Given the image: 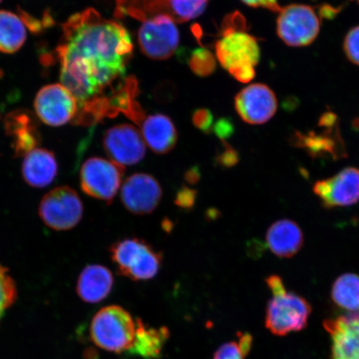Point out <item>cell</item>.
<instances>
[{"mask_svg":"<svg viewBox=\"0 0 359 359\" xmlns=\"http://www.w3.org/2000/svg\"><path fill=\"white\" fill-rule=\"evenodd\" d=\"M110 254L120 275L134 281L154 278L163 259L160 251L139 238L116 242L111 246Z\"/></svg>","mask_w":359,"mask_h":359,"instance_id":"4","label":"cell"},{"mask_svg":"<svg viewBox=\"0 0 359 359\" xmlns=\"http://www.w3.org/2000/svg\"><path fill=\"white\" fill-rule=\"evenodd\" d=\"M311 311V304L302 296L293 293L273 296L267 305L266 325L278 336L298 332L306 326Z\"/></svg>","mask_w":359,"mask_h":359,"instance_id":"10","label":"cell"},{"mask_svg":"<svg viewBox=\"0 0 359 359\" xmlns=\"http://www.w3.org/2000/svg\"><path fill=\"white\" fill-rule=\"evenodd\" d=\"M196 198L197 191L189 187H182L177 193L175 204L182 210H191L194 208Z\"/></svg>","mask_w":359,"mask_h":359,"instance_id":"30","label":"cell"},{"mask_svg":"<svg viewBox=\"0 0 359 359\" xmlns=\"http://www.w3.org/2000/svg\"><path fill=\"white\" fill-rule=\"evenodd\" d=\"M168 336L167 327L151 329L146 327L142 320H137L136 341L130 352L138 354L143 358H156L159 355L163 349Z\"/></svg>","mask_w":359,"mask_h":359,"instance_id":"24","label":"cell"},{"mask_svg":"<svg viewBox=\"0 0 359 359\" xmlns=\"http://www.w3.org/2000/svg\"><path fill=\"white\" fill-rule=\"evenodd\" d=\"M124 172V167L114 161L91 157L81 168V187L93 198L110 204L118 194Z\"/></svg>","mask_w":359,"mask_h":359,"instance_id":"8","label":"cell"},{"mask_svg":"<svg viewBox=\"0 0 359 359\" xmlns=\"http://www.w3.org/2000/svg\"><path fill=\"white\" fill-rule=\"evenodd\" d=\"M137 330V320L118 305L100 309L90 325L93 343L106 351L116 353L131 351Z\"/></svg>","mask_w":359,"mask_h":359,"instance_id":"3","label":"cell"},{"mask_svg":"<svg viewBox=\"0 0 359 359\" xmlns=\"http://www.w3.org/2000/svg\"><path fill=\"white\" fill-rule=\"evenodd\" d=\"M266 241L269 248L277 257L290 258L302 248L304 236L297 224L285 219L269 228Z\"/></svg>","mask_w":359,"mask_h":359,"instance_id":"20","label":"cell"},{"mask_svg":"<svg viewBox=\"0 0 359 359\" xmlns=\"http://www.w3.org/2000/svg\"><path fill=\"white\" fill-rule=\"evenodd\" d=\"M39 213L49 228L67 231L82 219L83 205L77 191L69 187H58L43 197Z\"/></svg>","mask_w":359,"mask_h":359,"instance_id":"6","label":"cell"},{"mask_svg":"<svg viewBox=\"0 0 359 359\" xmlns=\"http://www.w3.org/2000/svg\"><path fill=\"white\" fill-rule=\"evenodd\" d=\"M163 197V190L157 180L149 174L137 173L123 184L121 198L128 212L135 215L154 212Z\"/></svg>","mask_w":359,"mask_h":359,"instance_id":"15","label":"cell"},{"mask_svg":"<svg viewBox=\"0 0 359 359\" xmlns=\"http://www.w3.org/2000/svg\"><path fill=\"white\" fill-rule=\"evenodd\" d=\"M293 142L295 146L303 148L313 158L331 156L337 160L345 156L344 147L340 145L342 141L339 137L333 138L316 133H296Z\"/></svg>","mask_w":359,"mask_h":359,"instance_id":"22","label":"cell"},{"mask_svg":"<svg viewBox=\"0 0 359 359\" xmlns=\"http://www.w3.org/2000/svg\"><path fill=\"white\" fill-rule=\"evenodd\" d=\"M331 296L339 308L359 312V276L351 273L339 276L332 287Z\"/></svg>","mask_w":359,"mask_h":359,"instance_id":"25","label":"cell"},{"mask_svg":"<svg viewBox=\"0 0 359 359\" xmlns=\"http://www.w3.org/2000/svg\"><path fill=\"white\" fill-rule=\"evenodd\" d=\"M356 1H358L359 3V0H356Z\"/></svg>","mask_w":359,"mask_h":359,"instance_id":"38","label":"cell"},{"mask_svg":"<svg viewBox=\"0 0 359 359\" xmlns=\"http://www.w3.org/2000/svg\"><path fill=\"white\" fill-rule=\"evenodd\" d=\"M313 191L327 209L355 204L359 201V169L347 168L333 177L318 181Z\"/></svg>","mask_w":359,"mask_h":359,"instance_id":"13","label":"cell"},{"mask_svg":"<svg viewBox=\"0 0 359 359\" xmlns=\"http://www.w3.org/2000/svg\"><path fill=\"white\" fill-rule=\"evenodd\" d=\"M103 147L111 161L123 167L140 163L146 154L142 134L130 124L116 125L107 130Z\"/></svg>","mask_w":359,"mask_h":359,"instance_id":"12","label":"cell"},{"mask_svg":"<svg viewBox=\"0 0 359 359\" xmlns=\"http://www.w3.org/2000/svg\"><path fill=\"white\" fill-rule=\"evenodd\" d=\"M142 136L145 144L156 154H167L176 146L178 134L169 116L164 114L147 116L142 119Z\"/></svg>","mask_w":359,"mask_h":359,"instance_id":"17","label":"cell"},{"mask_svg":"<svg viewBox=\"0 0 359 359\" xmlns=\"http://www.w3.org/2000/svg\"><path fill=\"white\" fill-rule=\"evenodd\" d=\"M215 55L223 69L240 82L249 83L255 78L260 49L257 39L246 32L245 21L241 15L236 13L226 22L215 43Z\"/></svg>","mask_w":359,"mask_h":359,"instance_id":"2","label":"cell"},{"mask_svg":"<svg viewBox=\"0 0 359 359\" xmlns=\"http://www.w3.org/2000/svg\"><path fill=\"white\" fill-rule=\"evenodd\" d=\"M215 161L219 167L230 168L239 163L240 156L234 148L224 142L223 150L217 156Z\"/></svg>","mask_w":359,"mask_h":359,"instance_id":"31","label":"cell"},{"mask_svg":"<svg viewBox=\"0 0 359 359\" xmlns=\"http://www.w3.org/2000/svg\"><path fill=\"white\" fill-rule=\"evenodd\" d=\"M1 2H2V0H0V3H1Z\"/></svg>","mask_w":359,"mask_h":359,"instance_id":"37","label":"cell"},{"mask_svg":"<svg viewBox=\"0 0 359 359\" xmlns=\"http://www.w3.org/2000/svg\"><path fill=\"white\" fill-rule=\"evenodd\" d=\"M252 346V337L249 334H242L239 341H231L222 345L215 352L214 359H245Z\"/></svg>","mask_w":359,"mask_h":359,"instance_id":"26","label":"cell"},{"mask_svg":"<svg viewBox=\"0 0 359 359\" xmlns=\"http://www.w3.org/2000/svg\"><path fill=\"white\" fill-rule=\"evenodd\" d=\"M39 118L50 127H61L74 120L78 114V103L64 85H47L39 90L34 100Z\"/></svg>","mask_w":359,"mask_h":359,"instance_id":"11","label":"cell"},{"mask_svg":"<svg viewBox=\"0 0 359 359\" xmlns=\"http://www.w3.org/2000/svg\"><path fill=\"white\" fill-rule=\"evenodd\" d=\"M241 1L250 7L266 8L273 12L279 13L281 8L277 0H241Z\"/></svg>","mask_w":359,"mask_h":359,"instance_id":"33","label":"cell"},{"mask_svg":"<svg viewBox=\"0 0 359 359\" xmlns=\"http://www.w3.org/2000/svg\"><path fill=\"white\" fill-rule=\"evenodd\" d=\"M325 327L332 339V359H359V312L327 320Z\"/></svg>","mask_w":359,"mask_h":359,"instance_id":"16","label":"cell"},{"mask_svg":"<svg viewBox=\"0 0 359 359\" xmlns=\"http://www.w3.org/2000/svg\"><path fill=\"white\" fill-rule=\"evenodd\" d=\"M193 123L205 133H209L213 127V116L208 110L201 109L193 116Z\"/></svg>","mask_w":359,"mask_h":359,"instance_id":"32","label":"cell"},{"mask_svg":"<svg viewBox=\"0 0 359 359\" xmlns=\"http://www.w3.org/2000/svg\"><path fill=\"white\" fill-rule=\"evenodd\" d=\"M215 133L217 135L219 138L222 140H226L229 137H231L233 133V125L226 119L219 121L215 124Z\"/></svg>","mask_w":359,"mask_h":359,"instance_id":"35","label":"cell"},{"mask_svg":"<svg viewBox=\"0 0 359 359\" xmlns=\"http://www.w3.org/2000/svg\"><path fill=\"white\" fill-rule=\"evenodd\" d=\"M320 30V18L311 6L291 4L280 8L277 34L288 46H308L316 39Z\"/></svg>","mask_w":359,"mask_h":359,"instance_id":"9","label":"cell"},{"mask_svg":"<svg viewBox=\"0 0 359 359\" xmlns=\"http://www.w3.org/2000/svg\"><path fill=\"white\" fill-rule=\"evenodd\" d=\"M114 283V276L109 269L100 264H90L83 269L79 277L78 294L85 302H101L111 293Z\"/></svg>","mask_w":359,"mask_h":359,"instance_id":"19","label":"cell"},{"mask_svg":"<svg viewBox=\"0 0 359 359\" xmlns=\"http://www.w3.org/2000/svg\"><path fill=\"white\" fill-rule=\"evenodd\" d=\"M266 282L269 289L271 290L273 296H280L287 293L284 283L279 276H269Z\"/></svg>","mask_w":359,"mask_h":359,"instance_id":"34","label":"cell"},{"mask_svg":"<svg viewBox=\"0 0 359 359\" xmlns=\"http://www.w3.org/2000/svg\"><path fill=\"white\" fill-rule=\"evenodd\" d=\"M209 0H116V15L131 16L143 21L157 15H165L183 22L199 17Z\"/></svg>","mask_w":359,"mask_h":359,"instance_id":"5","label":"cell"},{"mask_svg":"<svg viewBox=\"0 0 359 359\" xmlns=\"http://www.w3.org/2000/svg\"><path fill=\"white\" fill-rule=\"evenodd\" d=\"M133 51L128 30L88 8L75 13L62 27L56 57L61 84L78 103L74 123L91 126L123 112L136 111L133 89L126 73Z\"/></svg>","mask_w":359,"mask_h":359,"instance_id":"1","label":"cell"},{"mask_svg":"<svg viewBox=\"0 0 359 359\" xmlns=\"http://www.w3.org/2000/svg\"><path fill=\"white\" fill-rule=\"evenodd\" d=\"M6 127L16 155L25 156L39 146L40 134L34 119L27 112L18 111L8 114Z\"/></svg>","mask_w":359,"mask_h":359,"instance_id":"21","label":"cell"},{"mask_svg":"<svg viewBox=\"0 0 359 359\" xmlns=\"http://www.w3.org/2000/svg\"><path fill=\"white\" fill-rule=\"evenodd\" d=\"M201 179V172L198 167H192L187 170L185 173V180L190 185H195L198 183Z\"/></svg>","mask_w":359,"mask_h":359,"instance_id":"36","label":"cell"},{"mask_svg":"<svg viewBox=\"0 0 359 359\" xmlns=\"http://www.w3.org/2000/svg\"><path fill=\"white\" fill-rule=\"evenodd\" d=\"M235 106L244 122L259 125L267 123L275 116L278 102L275 93L266 85L255 83L237 94Z\"/></svg>","mask_w":359,"mask_h":359,"instance_id":"14","label":"cell"},{"mask_svg":"<svg viewBox=\"0 0 359 359\" xmlns=\"http://www.w3.org/2000/svg\"><path fill=\"white\" fill-rule=\"evenodd\" d=\"M138 30L139 47L152 60H165L177 51L180 33L177 22L165 15H157L142 21Z\"/></svg>","mask_w":359,"mask_h":359,"instance_id":"7","label":"cell"},{"mask_svg":"<svg viewBox=\"0 0 359 359\" xmlns=\"http://www.w3.org/2000/svg\"><path fill=\"white\" fill-rule=\"evenodd\" d=\"M16 299L15 282L8 273V269L0 264V320Z\"/></svg>","mask_w":359,"mask_h":359,"instance_id":"27","label":"cell"},{"mask_svg":"<svg viewBox=\"0 0 359 359\" xmlns=\"http://www.w3.org/2000/svg\"><path fill=\"white\" fill-rule=\"evenodd\" d=\"M26 39V24L22 18L11 11H0V52L19 51Z\"/></svg>","mask_w":359,"mask_h":359,"instance_id":"23","label":"cell"},{"mask_svg":"<svg viewBox=\"0 0 359 359\" xmlns=\"http://www.w3.org/2000/svg\"><path fill=\"white\" fill-rule=\"evenodd\" d=\"M58 165L55 154L45 148H35L25 156L22 176L30 187L43 188L55 181Z\"/></svg>","mask_w":359,"mask_h":359,"instance_id":"18","label":"cell"},{"mask_svg":"<svg viewBox=\"0 0 359 359\" xmlns=\"http://www.w3.org/2000/svg\"><path fill=\"white\" fill-rule=\"evenodd\" d=\"M344 48L348 60L359 66V26L349 31L344 39Z\"/></svg>","mask_w":359,"mask_h":359,"instance_id":"29","label":"cell"},{"mask_svg":"<svg viewBox=\"0 0 359 359\" xmlns=\"http://www.w3.org/2000/svg\"><path fill=\"white\" fill-rule=\"evenodd\" d=\"M189 64L192 71L201 76L212 74L215 67V61L212 53L205 50V49H197L193 53Z\"/></svg>","mask_w":359,"mask_h":359,"instance_id":"28","label":"cell"}]
</instances>
